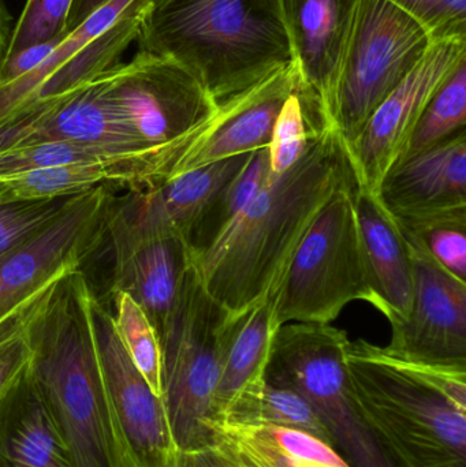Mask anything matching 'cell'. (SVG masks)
Listing matches in <instances>:
<instances>
[{
	"label": "cell",
	"mask_w": 466,
	"mask_h": 467,
	"mask_svg": "<svg viewBox=\"0 0 466 467\" xmlns=\"http://www.w3.org/2000/svg\"><path fill=\"white\" fill-rule=\"evenodd\" d=\"M0 467H74L29 369L0 405Z\"/></svg>",
	"instance_id": "24"
},
{
	"label": "cell",
	"mask_w": 466,
	"mask_h": 467,
	"mask_svg": "<svg viewBox=\"0 0 466 467\" xmlns=\"http://www.w3.org/2000/svg\"><path fill=\"white\" fill-rule=\"evenodd\" d=\"M92 296L81 269L44 288L27 316L29 372L57 420L74 467H130L98 359Z\"/></svg>",
	"instance_id": "2"
},
{
	"label": "cell",
	"mask_w": 466,
	"mask_h": 467,
	"mask_svg": "<svg viewBox=\"0 0 466 467\" xmlns=\"http://www.w3.org/2000/svg\"><path fill=\"white\" fill-rule=\"evenodd\" d=\"M464 59L466 40L432 43L419 65L375 109L360 134L345 145L357 188L378 196L388 172L404 158L427 104Z\"/></svg>",
	"instance_id": "11"
},
{
	"label": "cell",
	"mask_w": 466,
	"mask_h": 467,
	"mask_svg": "<svg viewBox=\"0 0 466 467\" xmlns=\"http://www.w3.org/2000/svg\"><path fill=\"white\" fill-rule=\"evenodd\" d=\"M349 337L331 324L287 323L274 337L265 383L303 395L349 467H397L364 420L347 364Z\"/></svg>",
	"instance_id": "6"
},
{
	"label": "cell",
	"mask_w": 466,
	"mask_h": 467,
	"mask_svg": "<svg viewBox=\"0 0 466 467\" xmlns=\"http://www.w3.org/2000/svg\"><path fill=\"white\" fill-rule=\"evenodd\" d=\"M152 0H111L66 35L35 70L0 85V125L32 104L65 95L118 65Z\"/></svg>",
	"instance_id": "10"
},
{
	"label": "cell",
	"mask_w": 466,
	"mask_h": 467,
	"mask_svg": "<svg viewBox=\"0 0 466 467\" xmlns=\"http://www.w3.org/2000/svg\"><path fill=\"white\" fill-rule=\"evenodd\" d=\"M449 274L466 282V208L419 216H393Z\"/></svg>",
	"instance_id": "28"
},
{
	"label": "cell",
	"mask_w": 466,
	"mask_h": 467,
	"mask_svg": "<svg viewBox=\"0 0 466 467\" xmlns=\"http://www.w3.org/2000/svg\"><path fill=\"white\" fill-rule=\"evenodd\" d=\"M46 287L0 323V405L29 369L32 350L26 335L27 316Z\"/></svg>",
	"instance_id": "33"
},
{
	"label": "cell",
	"mask_w": 466,
	"mask_h": 467,
	"mask_svg": "<svg viewBox=\"0 0 466 467\" xmlns=\"http://www.w3.org/2000/svg\"><path fill=\"white\" fill-rule=\"evenodd\" d=\"M163 147L152 148L119 161L71 164L2 175L0 202L76 196L98 186L126 191L153 188L163 183Z\"/></svg>",
	"instance_id": "22"
},
{
	"label": "cell",
	"mask_w": 466,
	"mask_h": 467,
	"mask_svg": "<svg viewBox=\"0 0 466 467\" xmlns=\"http://www.w3.org/2000/svg\"><path fill=\"white\" fill-rule=\"evenodd\" d=\"M252 153L192 170L153 188L128 191L119 199L112 197L107 219L112 247L164 236L188 241L208 205L246 166Z\"/></svg>",
	"instance_id": "15"
},
{
	"label": "cell",
	"mask_w": 466,
	"mask_h": 467,
	"mask_svg": "<svg viewBox=\"0 0 466 467\" xmlns=\"http://www.w3.org/2000/svg\"><path fill=\"white\" fill-rule=\"evenodd\" d=\"M356 210L371 305L391 326L407 320L412 307L413 266L407 239L378 196L356 186Z\"/></svg>",
	"instance_id": "21"
},
{
	"label": "cell",
	"mask_w": 466,
	"mask_h": 467,
	"mask_svg": "<svg viewBox=\"0 0 466 467\" xmlns=\"http://www.w3.org/2000/svg\"><path fill=\"white\" fill-rule=\"evenodd\" d=\"M114 254L112 293L129 294L161 337L191 265L188 244L178 236H164L118 247Z\"/></svg>",
	"instance_id": "23"
},
{
	"label": "cell",
	"mask_w": 466,
	"mask_h": 467,
	"mask_svg": "<svg viewBox=\"0 0 466 467\" xmlns=\"http://www.w3.org/2000/svg\"><path fill=\"white\" fill-rule=\"evenodd\" d=\"M378 199L396 218L465 210L466 130L401 159L383 180Z\"/></svg>",
	"instance_id": "20"
},
{
	"label": "cell",
	"mask_w": 466,
	"mask_h": 467,
	"mask_svg": "<svg viewBox=\"0 0 466 467\" xmlns=\"http://www.w3.org/2000/svg\"><path fill=\"white\" fill-rule=\"evenodd\" d=\"M245 425L300 431L330 446L327 432L308 400L289 387L265 383L262 397Z\"/></svg>",
	"instance_id": "30"
},
{
	"label": "cell",
	"mask_w": 466,
	"mask_h": 467,
	"mask_svg": "<svg viewBox=\"0 0 466 467\" xmlns=\"http://www.w3.org/2000/svg\"><path fill=\"white\" fill-rule=\"evenodd\" d=\"M93 329L107 394L130 467H166L177 452L163 400L150 389L115 331L114 317L90 299Z\"/></svg>",
	"instance_id": "16"
},
{
	"label": "cell",
	"mask_w": 466,
	"mask_h": 467,
	"mask_svg": "<svg viewBox=\"0 0 466 467\" xmlns=\"http://www.w3.org/2000/svg\"><path fill=\"white\" fill-rule=\"evenodd\" d=\"M268 172L267 148L252 153L246 166L219 191L192 230L186 241L191 258L210 250L238 223L264 185Z\"/></svg>",
	"instance_id": "25"
},
{
	"label": "cell",
	"mask_w": 466,
	"mask_h": 467,
	"mask_svg": "<svg viewBox=\"0 0 466 467\" xmlns=\"http://www.w3.org/2000/svg\"><path fill=\"white\" fill-rule=\"evenodd\" d=\"M355 193L356 183L337 192L301 242L276 298L279 327L331 324L347 305L371 304Z\"/></svg>",
	"instance_id": "7"
},
{
	"label": "cell",
	"mask_w": 466,
	"mask_h": 467,
	"mask_svg": "<svg viewBox=\"0 0 466 467\" xmlns=\"http://www.w3.org/2000/svg\"><path fill=\"white\" fill-rule=\"evenodd\" d=\"M27 299H25V301H27ZM25 301H22L21 304H14V302L11 301L10 296H8L7 293H5L2 282H0V323L5 321V318H7L8 316L14 312V310L18 309V307L21 306Z\"/></svg>",
	"instance_id": "38"
},
{
	"label": "cell",
	"mask_w": 466,
	"mask_h": 467,
	"mask_svg": "<svg viewBox=\"0 0 466 467\" xmlns=\"http://www.w3.org/2000/svg\"><path fill=\"white\" fill-rule=\"evenodd\" d=\"M402 234L413 266L412 307L407 320L391 326L383 350L399 361L466 368V282L443 269L415 236Z\"/></svg>",
	"instance_id": "13"
},
{
	"label": "cell",
	"mask_w": 466,
	"mask_h": 467,
	"mask_svg": "<svg viewBox=\"0 0 466 467\" xmlns=\"http://www.w3.org/2000/svg\"><path fill=\"white\" fill-rule=\"evenodd\" d=\"M111 0H74L73 8L67 21V33L73 32L85 19L89 18L98 8L106 5Z\"/></svg>",
	"instance_id": "36"
},
{
	"label": "cell",
	"mask_w": 466,
	"mask_h": 467,
	"mask_svg": "<svg viewBox=\"0 0 466 467\" xmlns=\"http://www.w3.org/2000/svg\"><path fill=\"white\" fill-rule=\"evenodd\" d=\"M101 77L115 114L145 150L180 139L218 107L189 71L159 55L140 51Z\"/></svg>",
	"instance_id": "9"
},
{
	"label": "cell",
	"mask_w": 466,
	"mask_h": 467,
	"mask_svg": "<svg viewBox=\"0 0 466 467\" xmlns=\"http://www.w3.org/2000/svg\"><path fill=\"white\" fill-rule=\"evenodd\" d=\"M166 467H192V465L189 463V461L186 460L183 452L177 451L172 455L171 460H170V462L167 463Z\"/></svg>",
	"instance_id": "39"
},
{
	"label": "cell",
	"mask_w": 466,
	"mask_h": 467,
	"mask_svg": "<svg viewBox=\"0 0 466 467\" xmlns=\"http://www.w3.org/2000/svg\"><path fill=\"white\" fill-rule=\"evenodd\" d=\"M358 0H281L293 62L334 123V96ZM337 128V126H336Z\"/></svg>",
	"instance_id": "18"
},
{
	"label": "cell",
	"mask_w": 466,
	"mask_h": 467,
	"mask_svg": "<svg viewBox=\"0 0 466 467\" xmlns=\"http://www.w3.org/2000/svg\"><path fill=\"white\" fill-rule=\"evenodd\" d=\"M353 183L344 140L331 126L292 169L268 172L238 223L210 250L191 258L208 293L232 317L279 294L295 252L323 208Z\"/></svg>",
	"instance_id": "1"
},
{
	"label": "cell",
	"mask_w": 466,
	"mask_h": 467,
	"mask_svg": "<svg viewBox=\"0 0 466 467\" xmlns=\"http://www.w3.org/2000/svg\"><path fill=\"white\" fill-rule=\"evenodd\" d=\"M347 364L358 409L397 467H466L464 409L366 340H350Z\"/></svg>",
	"instance_id": "4"
},
{
	"label": "cell",
	"mask_w": 466,
	"mask_h": 467,
	"mask_svg": "<svg viewBox=\"0 0 466 467\" xmlns=\"http://www.w3.org/2000/svg\"><path fill=\"white\" fill-rule=\"evenodd\" d=\"M429 33L388 0H358L334 96V123L344 144L407 78L431 47Z\"/></svg>",
	"instance_id": "8"
},
{
	"label": "cell",
	"mask_w": 466,
	"mask_h": 467,
	"mask_svg": "<svg viewBox=\"0 0 466 467\" xmlns=\"http://www.w3.org/2000/svg\"><path fill=\"white\" fill-rule=\"evenodd\" d=\"M412 16L432 43L466 40V0H388Z\"/></svg>",
	"instance_id": "34"
},
{
	"label": "cell",
	"mask_w": 466,
	"mask_h": 467,
	"mask_svg": "<svg viewBox=\"0 0 466 467\" xmlns=\"http://www.w3.org/2000/svg\"><path fill=\"white\" fill-rule=\"evenodd\" d=\"M278 294L241 315L230 316L221 378L213 400L216 430L223 424H248L262 397L265 369L279 329Z\"/></svg>",
	"instance_id": "19"
},
{
	"label": "cell",
	"mask_w": 466,
	"mask_h": 467,
	"mask_svg": "<svg viewBox=\"0 0 466 467\" xmlns=\"http://www.w3.org/2000/svg\"><path fill=\"white\" fill-rule=\"evenodd\" d=\"M166 2V0H152V5H159V3Z\"/></svg>",
	"instance_id": "40"
},
{
	"label": "cell",
	"mask_w": 466,
	"mask_h": 467,
	"mask_svg": "<svg viewBox=\"0 0 466 467\" xmlns=\"http://www.w3.org/2000/svg\"><path fill=\"white\" fill-rule=\"evenodd\" d=\"M136 40L182 66L216 104L293 62L281 0H166L150 5Z\"/></svg>",
	"instance_id": "3"
},
{
	"label": "cell",
	"mask_w": 466,
	"mask_h": 467,
	"mask_svg": "<svg viewBox=\"0 0 466 467\" xmlns=\"http://www.w3.org/2000/svg\"><path fill=\"white\" fill-rule=\"evenodd\" d=\"M300 78V71L292 62L218 104L207 119L164 147L166 181L268 148L276 117Z\"/></svg>",
	"instance_id": "12"
},
{
	"label": "cell",
	"mask_w": 466,
	"mask_h": 467,
	"mask_svg": "<svg viewBox=\"0 0 466 467\" xmlns=\"http://www.w3.org/2000/svg\"><path fill=\"white\" fill-rule=\"evenodd\" d=\"M465 126L466 59L456 66L427 104L404 158L442 144L465 131Z\"/></svg>",
	"instance_id": "27"
},
{
	"label": "cell",
	"mask_w": 466,
	"mask_h": 467,
	"mask_svg": "<svg viewBox=\"0 0 466 467\" xmlns=\"http://www.w3.org/2000/svg\"><path fill=\"white\" fill-rule=\"evenodd\" d=\"M115 331L126 353L161 398V350L158 334L140 305L123 291H114Z\"/></svg>",
	"instance_id": "29"
},
{
	"label": "cell",
	"mask_w": 466,
	"mask_h": 467,
	"mask_svg": "<svg viewBox=\"0 0 466 467\" xmlns=\"http://www.w3.org/2000/svg\"><path fill=\"white\" fill-rule=\"evenodd\" d=\"M183 455L192 467H246L243 461L221 441L210 449L196 452H183Z\"/></svg>",
	"instance_id": "35"
},
{
	"label": "cell",
	"mask_w": 466,
	"mask_h": 467,
	"mask_svg": "<svg viewBox=\"0 0 466 467\" xmlns=\"http://www.w3.org/2000/svg\"><path fill=\"white\" fill-rule=\"evenodd\" d=\"M230 316L189 265L163 334L161 400L177 451L218 441L213 400L221 378Z\"/></svg>",
	"instance_id": "5"
},
{
	"label": "cell",
	"mask_w": 466,
	"mask_h": 467,
	"mask_svg": "<svg viewBox=\"0 0 466 467\" xmlns=\"http://www.w3.org/2000/svg\"><path fill=\"white\" fill-rule=\"evenodd\" d=\"M73 5L74 0H27L11 32L5 57L68 35L67 21Z\"/></svg>",
	"instance_id": "31"
},
{
	"label": "cell",
	"mask_w": 466,
	"mask_h": 467,
	"mask_svg": "<svg viewBox=\"0 0 466 467\" xmlns=\"http://www.w3.org/2000/svg\"><path fill=\"white\" fill-rule=\"evenodd\" d=\"M101 74L65 95L32 104L11 115L0 125V152L47 142H82L145 150L115 114L104 92Z\"/></svg>",
	"instance_id": "17"
},
{
	"label": "cell",
	"mask_w": 466,
	"mask_h": 467,
	"mask_svg": "<svg viewBox=\"0 0 466 467\" xmlns=\"http://www.w3.org/2000/svg\"><path fill=\"white\" fill-rule=\"evenodd\" d=\"M111 189L98 186L68 199L63 210L21 246L0 258V282L14 304H21L82 263L109 234Z\"/></svg>",
	"instance_id": "14"
},
{
	"label": "cell",
	"mask_w": 466,
	"mask_h": 467,
	"mask_svg": "<svg viewBox=\"0 0 466 467\" xmlns=\"http://www.w3.org/2000/svg\"><path fill=\"white\" fill-rule=\"evenodd\" d=\"M331 126L319 96L301 77L274 125L267 148L271 174H284L292 169L303 158L309 144Z\"/></svg>",
	"instance_id": "26"
},
{
	"label": "cell",
	"mask_w": 466,
	"mask_h": 467,
	"mask_svg": "<svg viewBox=\"0 0 466 467\" xmlns=\"http://www.w3.org/2000/svg\"><path fill=\"white\" fill-rule=\"evenodd\" d=\"M11 16L3 0H0V63L7 54L8 43L11 38Z\"/></svg>",
	"instance_id": "37"
},
{
	"label": "cell",
	"mask_w": 466,
	"mask_h": 467,
	"mask_svg": "<svg viewBox=\"0 0 466 467\" xmlns=\"http://www.w3.org/2000/svg\"><path fill=\"white\" fill-rule=\"evenodd\" d=\"M70 197L0 202V258L40 232Z\"/></svg>",
	"instance_id": "32"
}]
</instances>
